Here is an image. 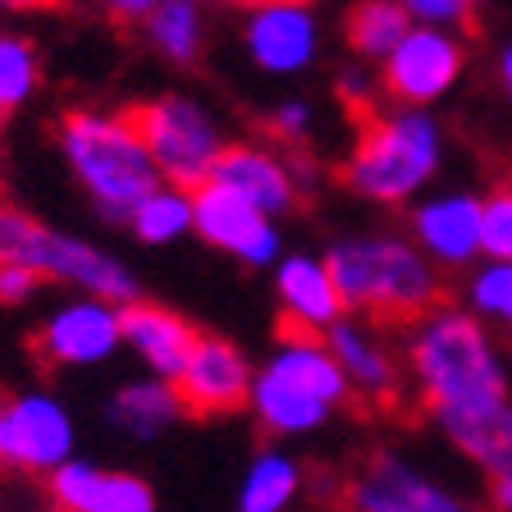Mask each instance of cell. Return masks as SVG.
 Wrapping results in <instances>:
<instances>
[{"label":"cell","instance_id":"d4e9b609","mask_svg":"<svg viewBox=\"0 0 512 512\" xmlns=\"http://www.w3.org/2000/svg\"><path fill=\"white\" fill-rule=\"evenodd\" d=\"M124 229L138 238L142 247H170L192 234V188L179 183H156L133 211H128Z\"/></svg>","mask_w":512,"mask_h":512},{"label":"cell","instance_id":"f1b7e54d","mask_svg":"<svg viewBox=\"0 0 512 512\" xmlns=\"http://www.w3.org/2000/svg\"><path fill=\"white\" fill-rule=\"evenodd\" d=\"M480 252L490 261H512V188H499L480 202Z\"/></svg>","mask_w":512,"mask_h":512},{"label":"cell","instance_id":"52a82bcc","mask_svg":"<svg viewBox=\"0 0 512 512\" xmlns=\"http://www.w3.org/2000/svg\"><path fill=\"white\" fill-rule=\"evenodd\" d=\"M133 115H138V128L147 138L160 179L179 183V188H197V183L211 179L215 160L229 147L220 115L192 92H160L142 101Z\"/></svg>","mask_w":512,"mask_h":512},{"label":"cell","instance_id":"603a6c76","mask_svg":"<svg viewBox=\"0 0 512 512\" xmlns=\"http://www.w3.org/2000/svg\"><path fill=\"white\" fill-rule=\"evenodd\" d=\"M142 37L165 64L192 69L206 51V0H160L142 19Z\"/></svg>","mask_w":512,"mask_h":512},{"label":"cell","instance_id":"4316f807","mask_svg":"<svg viewBox=\"0 0 512 512\" xmlns=\"http://www.w3.org/2000/svg\"><path fill=\"white\" fill-rule=\"evenodd\" d=\"M42 87V51L32 37L0 28V119L19 115Z\"/></svg>","mask_w":512,"mask_h":512},{"label":"cell","instance_id":"5b68a950","mask_svg":"<svg viewBox=\"0 0 512 512\" xmlns=\"http://www.w3.org/2000/svg\"><path fill=\"white\" fill-rule=\"evenodd\" d=\"M444 128L426 106H394L362 115V128L343 156L348 192L375 206H403L439 174Z\"/></svg>","mask_w":512,"mask_h":512},{"label":"cell","instance_id":"6da1fadb","mask_svg":"<svg viewBox=\"0 0 512 512\" xmlns=\"http://www.w3.org/2000/svg\"><path fill=\"white\" fill-rule=\"evenodd\" d=\"M407 380L430 416L508 398L499 348L476 311L439 302L407 325Z\"/></svg>","mask_w":512,"mask_h":512},{"label":"cell","instance_id":"83f0119b","mask_svg":"<svg viewBox=\"0 0 512 512\" xmlns=\"http://www.w3.org/2000/svg\"><path fill=\"white\" fill-rule=\"evenodd\" d=\"M467 311L494 325H512V261H490L467 279Z\"/></svg>","mask_w":512,"mask_h":512},{"label":"cell","instance_id":"7402d4cb","mask_svg":"<svg viewBox=\"0 0 512 512\" xmlns=\"http://www.w3.org/2000/svg\"><path fill=\"white\" fill-rule=\"evenodd\" d=\"M183 412H188V403H183V394H179V380L147 375V371H142L138 380H124L106 403V421L124 439H138V444H151V439L170 435L183 421Z\"/></svg>","mask_w":512,"mask_h":512},{"label":"cell","instance_id":"8d00e7d4","mask_svg":"<svg viewBox=\"0 0 512 512\" xmlns=\"http://www.w3.org/2000/svg\"><path fill=\"white\" fill-rule=\"evenodd\" d=\"M499 78H503V87H508V96H512V46L503 51V60H499Z\"/></svg>","mask_w":512,"mask_h":512},{"label":"cell","instance_id":"e575fe53","mask_svg":"<svg viewBox=\"0 0 512 512\" xmlns=\"http://www.w3.org/2000/svg\"><path fill=\"white\" fill-rule=\"evenodd\" d=\"M490 503H494V512H512V471L490 476Z\"/></svg>","mask_w":512,"mask_h":512},{"label":"cell","instance_id":"ffe728a7","mask_svg":"<svg viewBox=\"0 0 512 512\" xmlns=\"http://www.w3.org/2000/svg\"><path fill=\"white\" fill-rule=\"evenodd\" d=\"M412 243L435 266H471L480 252V197L476 192H444L426 197L412 211Z\"/></svg>","mask_w":512,"mask_h":512},{"label":"cell","instance_id":"8fae6325","mask_svg":"<svg viewBox=\"0 0 512 512\" xmlns=\"http://www.w3.org/2000/svg\"><path fill=\"white\" fill-rule=\"evenodd\" d=\"M192 234L215 252H229L238 266L270 270L284 256V238H279L275 215L256 211L247 197L234 188L206 179L192 188Z\"/></svg>","mask_w":512,"mask_h":512},{"label":"cell","instance_id":"7a4b0ae2","mask_svg":"<svg viewBox=\"0 0 512 512\" xmlns=\"http://www.w3.org/2000/svg\"><path fill=\"white\" fill-rule=\"evenodd\" d=\"M55 147L64 156V170L74 174V183L92 202V211L110 224H124L128 211L156 183H165L133 110H106V106L69 110L60 119V128H55Z\"/></svg>","mask_w":512,"mask_h":512},{"label":"cell","instance_id":"836d02e7","mask_svg":"<svg viewBox=\"0 0 512 512\" xmlns=\"http://www.w3.org/2000/svg\"><path fill=\"white\" fill-rule=\"evenodd\" d=\"M96 10H106L110 19H124V23H142L160 0H92Z\"/></svg>","mask_w":512,"mask_h":512},{"label":"cell","instance_id":"60d3db41","mask_svg":"<svg viewBox=\"0 0 512 512\" xmlns=\"http://www.w3.org/2000/svg\"><path fill=\"white\" fill-rule=\"evenodd\" d=\"M0 403H5V394H0Z\"/></svg>","mask_w":512,"mask_h":512},{"label":"cell","instance_id":"ac0fdd59","mask_svg":"<svg viewBox=\"0 0 512 512\" xmlns=\"http://www.w3.org/2000/svg\"><path fill=\"white\" fill-rule=\"evenodd\" d=\"M211 179L224 183V188H234L238 197H247L256 211L275 215V220L293 211L302 197L298 174H293L288 156H279L266 142H229L224 156L215 160Z\"/></svg>","mask_w":512,"mask_h":512},{"label":"cell","instance_id":"cb8c5ba5","mask_svg":"<svg viewBox=\"0 0 512 512\" xmlns=\"http://www.w3.org/2000/svg\"><path fill=\"white\" fill-rule=\"evenodd\" d=\"M302 462L284 448H261L238 480V512H288L302 494Z\"/></svg>","mask_w":512,"mask_h":512},{"label":"cell","instance_id":"1f68e13d","mask_svg":"<svg viewBox=\"0 0 512 512\" xmlns=\"http://www.w3.org/2000/svg\"><path fill=\"white\" fill-rule=\"evenodd\" d=\"M375 92H380V74H366V64H343L339 69V96H343V106L348 110L371 115Z\"/></svg>","mask_w":512,"mask_h":512},{"label":"cell","instance_id":"9c48e42d","mask_svg":"<svg viewBox=\"0 0 512 512\" xmlns=\"http://www.w3.org/2000/svg\"><path fill=\"white\" fill-rule=\"evenodd\" d=\"M462 37L453 28L412 23L407 37L380 60V96L394 106H435L462 78Z\"/></svg>","mask_w":512,"mask_h":512},{"label":"cell","instance_id":"d6986e66","mask_svg":"<svg viewBox=\"0 0 512 512\" xmlns=\"http://www.w3.org/2000/svg\"><path fill=\"white\" fill-rule=\"evenodd\" d=\"M197 339L202 334L192 330V320L179 316L174 307H165V302H151V298L124 302V348L138 357V366L147 375L179 380Z\"/></svg>","mask_w":512,"mask_h":512},{"label":"cell","instance_id":"9a60e30c","mask_svg":"<svg viewBox=\"0 0 512 512\" xmlns=\"http://www.w3.org/2000/svg\"><path fill=\"white\" fill-rule=\"evenodd\" d=\"M325 343L339 357L357 398H366V403H398L403 398V366L389 352V343L380 339V320L343 311L325 330Z\"/></svg>","mask_w":512,"mask_h":512},{"label":"cell","instance_id":"7c38bea8","mask_svg":"<svg viewBox=\"0 0 512 512\" xmlns=\"http://www.w3.org/2000/svg\"><path fill=\"white\" fill-rule=\"evenodd\" d=\"M243 51L270 78L307 74L320 55V19L311 0H261L243 10Z\"/></svg>","mask_w":512,"mask_h":512},{"label":"cell","instance_id":"d6a6232c","mask_svg":"<svg viewBox=\"0 0 512 512\" xmlns=\"http://www.w3.org/2000/svg\"><path fill=\"white\" fill-rule=\"evenodd\" d=\"M42 275L23 261H0V307H23V302L37 298Z\"/></svg>","mask_w":512,"mask_h":512},{"label":"cell","instance_id":"30bf717a","mask_svg":"<svg viewBox=\"0 0 512 512\" xmlns=\"http://www.w3.org/2000/svg\"><path fill=\"white\" fill-rule=\"evenodd\" d=\"M37 352L55 371H92L124 352V307L92 293H69L37 325Z\"/></svg>","mask_w":512,"mask_h":512},{"label":"cell","instance_id":"3957f363","mask_svg":"<svg viewBox=\"0 0 512 512\" xmlns=\"http://www.w3.org/2000/svg\"><path fill=\"white\" fill-rule=\"evenodd\" d=\"M325 261L343 293V307L380 320V325H412L448 298L439 266L412 243V234L334 238Z\"/></svg>","mask_w":512,"mask_h":512},{"label":"cell","instance_id":"2e32d148","mask_svg":"<svg viewBox=\"0 0 512 512\" xmlns=\"http://www.w3.org/2000/svg\"><path fill=\"white\" fill-rule=\"evenodd\" d=\"M275 307L284 330L293 334H325L343 316V293L330 275V261L311 252H284L275 261Z\"/></svg>","mask_w":512,"mask_h":512},{"label":"cell","instance_id":"e0dca14e","mask_svg":"<svg viewBox=\"0 0 512 512\" xmlns=\"http://www.w3.org/2000/svg\"><path fill=\"white\" fill-rule=\"evenodd\" d=\"M55 512H156V490L138 471H110L87 458H69L46 476Z\"/></svg>","mask_w":512,"mask_h":512},{"label":"cell","instance_id":"f35d334b","mask_svg":"<svg viewBox=\"0 0 512 512\" xmlns=\"http://www.w3.org/2000/svg\"><path fill=\"white\" fill-rule=\"evenodd\" d=\"M467 5H485V0H467Z\"/></svg>","mask_w":512,"mask_h":512},{"label":"cell","instance_id":"4fadbf2b","mask_svg":"<svg viewBox=\"0 0 512 512\" xmlns=\"http://www.w3.org/2000/svg\"><path fill=\"white\" fill-rule=\"evenodd\" d=\"M348 512H471L462 494L398 453H371L343 490Z\"/></svg>","mask_w":512,"mask_h":512},{"label":"cell","instance_id":"ba28073f","mask_svg":"<svg viewBox=\"0 0 512 512\" xmlns=\"http://www.w3.org/2000/svg\"><path fill=\"white\" fill-rule=\"evenodd\" d=\"M78 453V421L51 389H19L0 403V467L51 476Z\"/></svg>","mask_w":512,"mask_h":512},{"label":"cell","instance_id":"d590c367","mask_svg":"<svg viewBox=\"0 0 512 512\" xmlns=\"http://www.w3.org/2000/svg\"><path fill=\"white\" fill-rule=\"evenodd\" d=\"M51 0H0V14H28V10H42Z\"/></svg>","mask_w":512,"mask_h":512},{"label":"cell","instance_id":"5bb4252c","mask_svg":"<svg viewBox=\"0 0 512 512\" xmlns=\"http://www.w3.org/2000/svg\"><path fill=\"white\" fill-rule=\"evenodd\" d=\"M252 375L256 366L247 362V352L238 343L220 339V334H202L179 375V394L188 412L202 416L243 412L247 398H252Z\"/></svg>","mask_w":512,"mask_h":512},{"label":"cell","instance_id":"484cf974","mask_svg":"<svg viewBox=\"0 0 512 512\" xmlns=\"http://www.w3.org/2000/svg\"><path fill=\"white\" fill-rule=\"evenodd\" d=\"M407 28H412V14L398 0H357L348 10V23H343V37H348L357 60L380 64L407 37Z\"/></svg>","mask_w":512,"mask_h":512},{"label":"cell","instance_id":"277c9868","mask_svg":"<svg viewBox=\"0 0 512 512\" xmlns=\"http://www.w3.org/2000/svg\"><path fill=\"white\" fill-rule=\"evenodd\" d=\"M348 398L352 384L343 375L339 357L330 352V343H325V334L284 330V339L256 366L247 412L275 439H298L316 435Z\"/></svg>","mask_w":512,"mask_h":512},{"label":"cell","instance_id":"ab89813d","mask_svg":"<svg viewBox=\"0 0 512 512\" xmlns=\"http://www.w3.org/2000/svg\"><path fill=\"white\" fill-rule=\"evenodd\" d=\"M508 188H512V170H508Z\"/></svg>","mask_w":512,"mask_h":512},{"label":"cell","instance_id":"44dd1931","mask_svg":"<svg viewBox=\"0 0 512 512\" xmlns=\"http://www.w3.org/2000/svg\"><path fill=\"white\" fill-rule=\"evenodd\" d=\"M435 426L444 430L448 444L458 448L462 458L476 462L485 476L512 471V398L435 412Z\"/></svg>","mask_w":512,"mask_h":512},{"label":"cell","instance_id":"4dcf8cb0","mask_svg":"<svg viewBox=\"0 0 512 512\" xmlns=\"http://www.w3.org/2000/svg\"><path fill=\"white\" fill-rule=\"evenodd\" d=\"M412 23H435V28H471V5L467 0H398Z\"/></svg>","mask_w":512,"mask_h":512},{"label":"cell","instance_id":"f546056e","mask_svg":"<svg viewBox=\"0 0 512 512\" xmlns=\"http://www.w3.org/2000/svg\"><path fill=\"white\" fill-rule=\"evenodd\" d=\"M311 124H316V110H311L307 96H284V101L270 110V133H275L284 147H307Z\"/></svg>","mask_w":512,"mask_h":512},{"label":"cell","instance_id":"74e56055","mask_svg":"<svg viewBox=\"0 0 512 512\" xmlns=\"http://www.w3.org/2000/svg\"><path fill=\"white\" fill-rule=\"evenodd\" d=\"M206 5H220V10H252L261 0H206Z\"/></svg>","mask_w":512,"mask_h":512},{"label":"cell","instance_id":"8992f818","mask_svg":"<svg viewBox=\"0 0 512 512\" xmlns=\"http://www.w3.org/2000/svg\"><path fill=\"white\" fill-rule=\"evenodd\" d=\"M0 261H23L42 279H55L69 293H92V298H110V302H133L142 298V284L133 275L119 252L92 243L83 234H64L51 229L46 220H37L23 206H5L0 202Z\"/></svg>","mask_w":512,"mask_h":512}]
</instances>
